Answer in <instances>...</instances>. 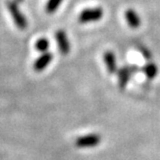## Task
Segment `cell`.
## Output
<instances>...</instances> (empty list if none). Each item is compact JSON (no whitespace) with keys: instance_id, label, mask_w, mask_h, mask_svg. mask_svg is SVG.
Returning <instances> with one entry per match:
<instances>
[{"instance_id":"obj_1","label":"cell","mask_w":160,"mask_h":160,"mask_svg":"<svg viewBox=\"0 0 160 160\" xmlns=\"http://www.w3.org/2000/svg\"><path fill=\"white\" fill-rule=\"evenodd\" d=\"M6 5L11 16H12V18L15 21V24L17 25V27L22 30L25 29L28 25L27 19L24 17V15L21 13V11L19 10L18 3L15 0H7Z\"/></svg>"},{"instance_id":"obj_2","label":"cell","mask_w":160,"mask_h":160,"mask_svg":"<svg viewBox=\"0 0 160 160\" xmlns=\"http://www.w3.org/2000/svg\"><path fill=\"white\" fill-rule=\"evenodd\" d=\"M103 17V10L100 7L88 8L83 10L78 17L80 23H88V22H95L100 20Z\"/></svg>"},{"instance_id":"obj_3","label":"cell","mask_w":160,"mask_h":160,"mask_svg":"<svg viewBox=\"0 0 160 160\" xmlns=\"http://www.w3.org/2000/svg\"><path fill=\"white\" fill-rule=\"evenodd\" d=\"M101 142V137L98 134H87L80 136L75 140V146L79 148H88L97 147Z\"/></svg>"},{"instance_id":"obj_4","label":"cell","mask_w":160,"mask_h":160,"mask_svg":"<svg viewBox=\"0 0 160 160\" xmlns=\"http://www.w3.org/2000/svg\"><path fill=\"white\" fill-rule=\"evenodd\" d=\"M137 71H138V68H137L135 66H127V67L122 68L121 70L118 72L119 85H120L121 89H124L125 88L128 82L129 81L131 75L133 73H135Z\"/></svg>"},{"instance_id":"obj_5","label":"cell","mask_w":160,"mask_h":160,"mask_svg":"<svg viewBox=\"0 0 160 160\" xmlns=\"http://www.w3.org/2000/svg\"><path fill=\"white\" fill-rule=\"evenodd\" d=\"M57 44H58L59 51L63 55H67L71 51V43L68 39L67 34L64 30H58L55 34Z\"/></svg>"},{"instance_id":"obj_6","label":"cell","mask_w":160,"mask_h":160,"mask_svg":"<svg viewBox=\"0 0 160 160\" xmlns=\"http://www.w3.org/2000/svg\"><path fill=\"white\" fill-rule=\"evenodd\" d=\"M53 59V55L50 53V52H44L42 53L39 58L35 61V63H34V70H35L36 72H42L45 68H47L52 61Z\"/></svg>"},{"instance_id":"obj_7","label":"cell","mask_w":160,"mask_h":160,"mask_svg":"<svg viewBox=\"0 0 160 160\" xmlns=\"http://www.w3.org/2000/svg\"><path fill=\"white\" fill-rule=\"evenodd\" d=\"M103 60H104L108 72L111 74L115 73L118 70L116 55L112 51H106V52H104V55H103Z\"/></svg>"},{"instance_id":"obj_8","label":"cell","mask_w":160,"mask_h":160,"mask_svg":"<svg viewBox=\"0 0 160 160\" xmlns=\"http://www.w3.org/2000/svg\"><path fill=\"white\" fill-rule=\"evenodd\" d=\"M124 16H125V19H127L128 24L129 25V27H131L133 29H136V28L140 27V25H141L140 17H139L138 14L135 12L134 10L128 9L127 12H125Z\"/></svg>"},{"instance_id":"obj_9","label":"cell","mask_w":160,"mask_h":160,"mask_svg":"<svg viewBox=\"0 0 160 160\" xmlns=\"http://www.w3.org/2000/svg\"><path fill=\"white\" fill-rule=\"evenodd\" d=\"M143 71L144 73L146 74V76L150 79H152L156 76L158 70H157V67L155 64L153 63H148L144 68H143Z\"/></svg>"},{"instance_id":"obj_10","label":"cell","mask_w":160,"mask_h":160,"mask_svg":"<svg viewBox=\"0 0 160 160\" xmlns=\"http://www.w3.org/2000/svg\"><path fill=\"white\" fill-rule=\"evenodd\" d=\"M63 0H48L47 5H45V11L48 14H53L55 13L59 6L62 4Z\"/></svg>"},{"instance_id":"obj_11","label":"cell","mask_w":160,"mask_h":160,"mask_svg":"<svg viewBox=\"0 0 160 160\" xmlns=\"http://www.w3.org/2000/svg\"><path fill=\"white\" fill-rule=\"evenodd\" d=\"M48 48H49V42L48 39H45V38H41L39 39L36 43H35V48L40 51V52H48Z\"/></svg>"},{"instance_id":"obj_12","label":"cell","mask_w":160,"mask_h":160,"mask_svg":"<svg viewBox=\"0 0 160 160\" xmlns=\"http://www.w3.org/2000/svg\"><path fill=\"white\" fill-rule=\"evenodd\" d=\"M15 1L17 2V3H22L24 1V0H15Z\"/></svg>"}]
</instances>
